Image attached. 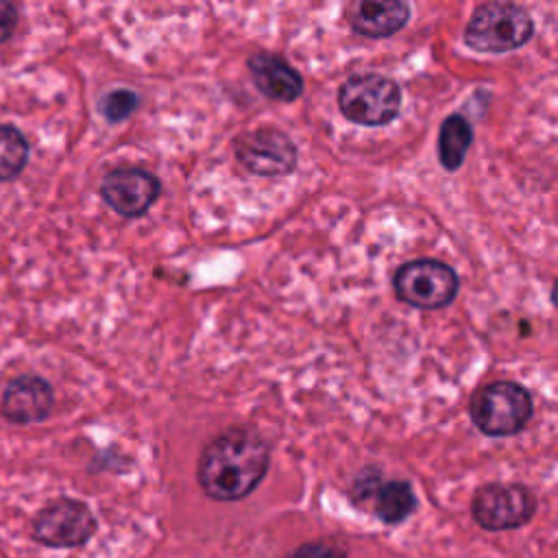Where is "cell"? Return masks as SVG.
<instances>
[{
    "instance_id": "1",
    "label": "cell",
    "mask_w": 558,
    "mask_h": 558,
    "mask_svg": "<svg viewBox=\"0 0 558 558\" xmlns=\"http://www.w3.org/2000/svg\"><path fill=\"white\" fill-rule=\"evenodd\" d=\"M270 466L268 442L248 427H229L201 451L196 480L214 501H240L266 477Z\"/></svg>"
},
{
    "instance_id": "2",
    "label": "cell",
    "mask_w": 558,
    "mask_h": 558,
    "mask_svg": "<svg viewBox=\"0 0 558 558\" xmlns=\"http://www.w3.org/2000/svg\"><path fill=\"white\" fill-rule=\"evenodd\" d=\"M532 15L514 2H484L475 7L466 26L464 44L477 52H510L530 41Z\"/></svg>"
},
{
    "instance_id": "3",
    "label": "cell",
    "mask_w": 558,
    "mask_h": 558,
    "mask_svg": "<svg viewBox=\"0 0 558 558\" xmlns=\"http://www.w3.org/2000/svg\"><path fill=\"white\" fill-rule=\"evenodd\" d=\"M532 395L517 381L486 384L469 399V416L473 425L493 438L519 434L532 418Z\"/></svg>"
},
{
    "instance_id": "4",
    "label": "cell",
    "mask_w": 558,
    "mask_h": 558,
    "mask_svg": "<svg viewBox=\"0 0 558 558\" xmlns=\"http://www.w3.org/2000/svg\"><path fill=\"white\" fill-rule=\"evenodd\" d=\"M401 87L379 72L351 74L338 89L340 113L360 126H384L401 113Z\"/></svg>"
},
{
    "instance_id": "5",
    "label": "cell",
    "mask_w": 558,
    "mask_h": 558,
    "mask_svg": "<svg viewBox=\"0 0 558 558\" xmlns=\"http://www.w3.org/2000/svg\"><path fill=\"white\" fill-rule=\"evenodd\" d=\"M392 288L399 301L418 310L447 307L460 288L458 272L440 259H412L397 268Z\"/></svg>"
},
{
    "instance_id": "6",
    "label": "cell",
    "mask_w": 558,
    "mask_h": 558,
    "mask_svg": "<svg viewBox=\"0 0 558 558\" xmlns=\"http://www.w3.org/2000/svg\"><path fill=\"white\" fill-rule=\"evenodd\" d=\"M536 508L534 490L523 484H484L471 499L473 521L488 532L519 530L534 519Z\"/></svg>"
},
{
    "instance_id": "7",
    "label": "cell",
    "mask_w": 558,
    "mask_h": 558,
    "mask_svg": "<svg viewBox=\"0 0 558 558\" xmlns=\"http://www.w3.org/2000/svg\"><path fill=\"white\" fill-rule=\"evenodd\" d=\"M240 166L257 177H286L296 170L299 150L290 135L277 126H257L233 142Z\"/></svg>"
},
{
    "instance_id": "8",
    "label": "cell",
    "mask_w": 558,
    "mask_h": 558,
    "mask_svg": "<svg viewBox=\"0 0 558 558\" xmlns=\"http://www.w3.org/2000/svg\"><path fill=\"white\" fill-rule=\"evenodd\" d=\"M96 525V517L87 504L63 497L37 514L33 538L46 547H81L94 536Z\"/></svg>"
},
{
    "instance_id": "9",
    "label": "cell",
    "mask_w": 558,
    "mask_h": 558,
    "mask_svg": "<svg viewBox=\"0 0 558 558\" xmlns=\"http://www.w3.org/2000/svg\"><path fill=\"white\" fill-rule=\"evenodd\" d=\"M161 183L144 168L124 166L105 174L100 181L102 201L124 218H137L159 198Z\"/></svg>"
},
{
    "instance_id": "10",
    "label": "cell",
    "mask_w": 558,
    "mask_h": 558,
    "mask_svg": "<svg viewBox=\"0 0 558 558\" xmlns=\"http://www.w3.org/2000/svg\"><path fill=\"white\" fill-rule=\"evenodd\" d=\"M246 68L259 94L279 102H294L303 94V76L281 54L257 50L248 54Z\"/></svg>"
},
{
    "instance_id": "11",
    "label": "cell",
    "mask_w": 558,
    "mask_h": 558,
    "mask_svg": "<svg viewBox=\"0 0 558 558\" xmlns=\"http://www.w3.org/2000/svg\"><path fill=\"white\" fill-rule=\"evenodd\" d=\"M54 403L50 384L37 375H20L4 388L2 414L13 423L44 421Z\"/></svg>"
},
{
    "instance_id": "12",
    "label": "cell",
    "mask_w": 558,
    "mask_h": 558,
    "mask_svg": "<svg viewBox=\"0 0 558 558\" xmlns=\"http://www.w3.org/2000/svg\"><path fill=\"white\" fill-rule=\"evenodd\" d=\"M410 20V4L401 0H362L347 9L349 26L364 37L381 39L399 33Z\"/></svg>"
},
{
    "instance_id": "13",
    "label": "cell",
    "mask_w": 558,
    "mask_h": 558,
    "mask_svg": "<svg viewBox=\"0 0 558 558\" xmlns=\"http://www.w3.org/2000/svg\"><path fill=\"white\" fill-rule=\"evenodd\" d=\"M416 493L405 480H381L368 501V510H373V514L386 525H397L405 521L416 510Z\"/></svg>"
},
{
    "instance_id": "14",
    "label": "cell",
    "mask_w": 558,
    "mask_h": 558,
    "mask_svg": "<svg viewBox=\"0 0 558 558\" xmlns=\"http://www.w3.org/2000/svg\"><path fill=\"white\" fill-rule=\"evenodd\" d=\"M471 142H473L471 122L462 113L447 116L438 131V159L442 168L458 170L464 163Z\"/></svg>"
},
{
    "instance_id": "15",
    "label": "cell",
    "mask_w": 558,
    "mask_h": 558,
    "mask_svg": "<svg viewBox=\"0 0 558 558\" xmlns=\"http://www.w3.org/2000/svg\"><path fill=\"white\" fill-rule=\"evenodd\" d=\"M28 161V142L11 124H0V181L17 177Z\"/></svg>"
},
{
    "instance_id": "16",
    "label": "cell",
    "mask_w": 558,
    "mask_h": 558,
    "mask_svg": "<svg viewBox=\"0 0 558 558\" xmlns=\"http://www.w3.org/2000/svg\"><path fill=\"white\" fill-rule=\"evenodd\" d=\"M140 105V96L133 89H111L100 98V113L109 120V122H122L129 116L135 113Z\"/></svg>"
},
{
    "instance_id": "17",
    "label": "cell",
    "mask_w": 558,
    "mask_h": 558,
    "mask_svg": "<svg viewBox=\"0 0 558 558\" xmlns=\"http://www.w3.org/2000/svg\"><path fill=\"white\" fill-rule=\"evenodd\" d=\"M381 480H384V477H381V471H379L377 466H366V469H362V471L355 475L353 484H351V490H349L351 501H353L357 508H368V501H371L375 488L381 484Z\"/></svg>"
},
{
    "instance_id": "18",
    "label": "cell",
    "mask_w": 558,
    "mask_h": 558,
    "mask_svg": "<svg viewBox=\"0 0 558 558\" xmlns=\"http://www.w3.org/2000/svg\"><path fill=\"white\" fill-rule=\"evenodd\" d=\"M286 558H349V554L329 541H312L292 549Z\"/></svg>"
},
{
    "instance_id": "19",
    "label": "cell",
    "mask_w": 558,
    "mask_h": 558,
    "mask_svg": "<svg viewBox=\"0 0 558 558\" xmlns=\"http://www.w3.org/2000/svg\"><path fill=\"white\" fill-rule=\"evenodd\" d=\"M17 26V9L11 2L0 0V44L11 37Z\"/></svg>"
}]
</instances>
